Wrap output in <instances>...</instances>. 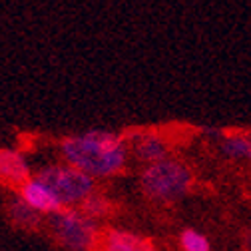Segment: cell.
Returning <instances> with one entry per match:
<instances>
[{
  "label": "cell",
  "mask_w": 251,
  "mask_h": 251,
  "mask_svg": "<svg viewBox=\"0 0 251 251\" xmlns=\"http://www.w3.org/2000/svg\"><path fill=\"white\" fill-rule=\"evenodd\" d=\"M142 190L150 200L176 201L181 200L194 183L192 170L179 160L166 158L158 164L146 166L142 172Z\"/></svg>",
  "instance_id": "2"
},
{
  "label": "cell",
  "mask_w": 251,
  "mask_h": 251,
  "mask_svg": "<svg viewBox=\"0 0 251 251\" xmlns=\"http://www.w3.org/2000/svg\"><path fill=\"white\" fill-rule=\"evenodd\" d=\"M249 160H251V153H249Z\"/></svg>",
  "instance_id": "13"
},
{
  "label": "cell",
  "mask_w": 251,
  "mask_h": 251,
  "mask_svg": "<svg viewBox=\"0 0 251 251\" xmlns=\"http://www.w3.org/2000/svg\"><path fill=\"white\" fill-rule=\"evenodd\" d=\"M179 245L183 251H211V245L207 237L201 231L196 229H185L179 235Z\"/></svg>",
  "instance_id": "11"
},
{
  "label": "cell",
  "mask_w": 251,
  "mask_h": 251,
  "mask_svg": "<svg viewBox=\"0 0 251 251\" xmlns=\"http://www.w3.org/2000/svg\"><path fill=\"white\" fill-rule=\"evenodd\" d=\"M222 151L227 155V158L233 160H249V153H251V136L247 134H226L222 138Z\"/></svg>",
  "instance_id": "10"
},
{
  "label": "cell",
  "mask_w": 251,
  "mask_h": 251,
  "mask_svg": "<svg viewBox=\"0 0 251 251\" xmlns=\"http://www.w3.org/2000/svg\"><path fill=\"white\" fill-rule=\"evenodd\" d=\"M128 150L138 162H144L146 166L158 164L168 158V142L158 132H136L128 140Z\"/></svg>",
  "instance_id": "5"
},
{
  "label": "cell",
  "mask_w": 251,
  "mask_h": 251,
  "mask_svg": "<svg viewBox=\"0 0 251 251\" xmlns=\"http://www.w3.org/2000/svg\"><path fill=\"white\" fill-rule=\"evenodd\" d=\"M66 164L90 177H110L124 170L128 160V142L110 130H88L68 136L60 144Z\"/></svg>",
  "instance_id": "1"
},
{
  "label": "cell",
  "mask_w": 251,
  "mask_h": 251,
  "mask_svg": "<svg viewBox=\"0 0 251 251\" xmlns=\"http://www.w3.org/2000/svg\"><path fill=\"white\" fill-rule=\"evenodd\" d=\"M18 194L30 207L36 209L42 215H52V213H56V211H60L62 207H64L60 203V200L54 196V192L44 181H40L36 176L30 177L18 190Z\"/></svg>",
  "instance_id": "7"
},
{
  "label": "cell",
  "mask_w": 251,
  "mask_h": 251,
  "mask_svg": "<svg viewBox=\"0 0 251 251\" xmlns=\"http://www.w3.org/2000/svg\"><path fill=\"white\" fill-rule=\"evenodd\" d=\"M110 207H112V203H110L106 198L98 196V194H92V196H90L88 200H84L82 205H80V209H82L88 217H92V219H98V217L108 215V213H110Z\"/></svg>",
  "instance_id": "12"
},
{
  "label": "cell",
  "mask_w": 251,
  "mask_h": 251,
  "mask_svg": "<svg viewBox=\"0 0 251 251\" xmlns=\"http://www.w3.org/2000/svg\"><path fill=\"white\" fill-rule=\"evenodd\" d=\"M30 177V166L24 155L10 148H0V185L20 190Z\"/></svg>",
  "instance_id": "8"
},
{
  "label": "cell",
  "mask_w": 251,
  "mask_h": 251,
  "mask_svg": "<svg viewBox=\"0 0 251 251\" xmlns=\"http://www.w3.org/2000/svg\"><path fill=\"white\" fill-rule=\"evenodd\" d=\"M48 224L52 237L70 251H94L100 237L96 222L76 207H62L50 215Z\"/></svg>",
  "instance_id": "3"
},
{
  "label": "cell",
  "mask_w": 251,
  "mask_h": 251,
  "mask_svg": "<svg viewBox=\"0 0 251 251\" xmlns=\"http://www.w3.org/2000/svg\"><path fill=\"white\" fill-rule=\"evenodd\" d=\"M94 251H158L148 237H142L126 229H106L100 231Z\"/></svg>",
  "instance_id": "6"
},
{
  "label": "cell",
  "mask_w": 251,
  "mask_h": 251,
  "mask_svg": "<svg viewBox=\"0 0 251 251\" xmlns=\"http://www.w3.org/2000/svg\"><path fill=\"white\" fill-rule=\"evenodd\" d=\"M36 177L50 187L64 207H74L76 203L82 205V201L94 194V177L66 162L42 168Z\"/></svg>",
  "instance_id": "4"
},
{
  "label": "cell",
  "mask_w": 251,
  "mask_h": 251,
  "mask_svg": "<svg viewBox=\"0 0 251 251\" xmlns=\"http://www.w3.org/2000/svg\"><path fill=\"white\" fill-rule=\"evenodd\" d=\"M6 215L8 219L20 229H34L42 224V213H38L36 209L30 207L20 194H14L8 198L6 201Z\"/></svg>",
  "instance_id": "9"
}]
</instances>
